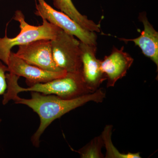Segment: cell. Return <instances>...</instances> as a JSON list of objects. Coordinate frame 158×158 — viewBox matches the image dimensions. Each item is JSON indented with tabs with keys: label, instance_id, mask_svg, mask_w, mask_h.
<instances>
[{
	"label": "cell",
	"instance_id": "cell-1",
	"mask_svg": "<svg viewBox=\"0 0 158 158\" xmlns=\"http://www.w3.org/2000/svg\"><path fill=\"white\" fill-rule=\"evenodd\" d=\"M106 95L104 90L98 88L92 93L72 99L62 98L54 94H44L33 91L31 98L25 99L20 98L18 94L6 90L3 94L2 104L6 105L12 100L15 104L26 105L38 114L40 123L31 137V141L34 146L38 147L40 137L54 120L89 102L101 103Z\"/></svg>",
	"mask_w": 158,
	"mask_h": 158
},
{
	"label": "cell",
	"instance_id": "cell-2",
	"mask_svg": "<svg viewBox=\"0 0 158 158\" xmlns=\"http://www.w3.org/2000/svg\"><path fill=\"white\" fill-rule=\"evenodd\" d=\"M19 77L10 73H6V90L18 94L24 91H33L44 94H54L64 99L76 98L93 92L85 84L81 72L67 73L62 77L46 83L35 84L27 88H22L19 85Z\"/></svg>",
	"mask_w": 158,
	"mask_h": 158
},
{
	"label": "cell",
	"instance_id": "cell-3",
	"mask_svg": "<svg viewBox=\"0 0 158 158\" xmlns=\"http://www.w3.org/2000/svg\"><path fill=\"white\" fill-rule=\"evenodd\" d=\"M13 19L19 23V34L11 38L7 37L6 32L5 37H0V61H2L6 65L8 63L11 48L15 46L24 45L40 40H52L61 29L44 19H42L41 25L29 24L26 21L22 11L20 10L15 11Z\"/></svg>",
	"mask_w": 158,
	"mask_h": 158
},
{
	"label": "cell",
	"instance_id": "cell-4",
	"mask_svg": "<svg viewBox=\"0 0 158 158\" xmlns=\"http://www.w3.org/2000/svg\"><path fill=\"white\" fill-rule=\"evenodd\" d=\"M51 45L53 59L59 68L67 73L81 72L80 40L61 29Z\"/></svg>",
	"mask_w": 158,
	"mask_h": 158
},
{
	"label": "cell",
	"instance_id": "cell-5",
	"mask_svg": "<svg viewBox=\"0 0 158 158\" xmlns=\"http://www.w3.org/2000/svg\"><path fill=\"white\" fill-rule=\"evenodd\" d=\"M35 14L54 25L59 27L68 34L76 37L81 42L96 45L97 36L95 32L87 31L79 25L65 13L57 11L51 7L44 0H37Z\"/></svg>",
	"mask_w": 158,
	"mask_h": 158
},
{
	"label": "cell",
	"instance_id": "cell-6",
	"mask_svg": "<svg viewBox=\"0 0 158 158\" xmlns=\"http://www.w3.org/2000/svg\"><path fill=\"white\" fill-rule=\"evenodd\" d=\"M15 54L27 63L44 70L52 72L64 71L59 68L54 62L50 40H40L19 46Z\"/></svg>",
	"mask_w": 158,
	"mask_h": 158
},
{
	"label": "cell",
	"instance_id": "cell-7",
	"mask_svg": "<svg viewBox=\"0 0 158 158\" xmlns=\"http://www.w3.org/2000/svg\"><path fill=\"white\" fill-rule=\"evenodd\" d=\"M6 65L10 73L25 78L27 84L29 86L50 81L65 76L67 73L65 71H50L31 65L18 57L15 53L11 51Z\"/></svg>",
	"mask_w": 158,
	"mask_h": 158
},
{
	"label": "cell",
	"instance_id": "cell-8",
	"mask_svg": "<svg viewBox=\"0 0 158 158\" xmlns=\"http://www.w3.org/2000/svg\"><path fill=\"white\" fill-rule=\"evenodd\" d=\"M80 48L82 76L88 88L93 92L99 88L106 78L101 68L100 60L96 57L97 46L80 41Z\"/></svg>",
	"mask_w": 158,
	"mask_h": 158
},
{
	"label": "cell",
	"instance_id": "cell-9",
	"mask_svg": "<svg viewBox=\"0 0 158 158\" xmlns=\"http://www.w3.org/2000/svg\"><path fill=\"white\" fill-rule=\"evenodd\" d=\"M123 50V46L120 49L114 47L111 54L100 60L101 68L107 81V88L114 87L118 80L125 76L132 65L134 59Z\"/></svg>",
	"mask_w": 158,
	"mask_h": 158
},
{
	"label": "cell",
	"instance_id": "cell-10",
	"mask_svg": "<svg viewBox=\"0 0 158 158\" xmlns=\"http://www.w3.org/2000/svg\"><path fill=\"white\" fill-rule=\"evenodd\" d=\"M138 19L143 23L144 30L139 37L135 39L120 38L124 41H132L158 67V33L148 19L145 12L139 14Z\"/></svg>",
	"mask_w": 158,
	"mask_h": 158
},
{
	"label": "cell",
	"instance_id": "cell-11",
	"mask_svg": "<svg viewBox=\"0 0 158 158\" xmlns=\"http://www.w3.org/2000/svg\"><path fill=\"white\" fill-rule=\"evenodd\" d=\"M52 1L54 6L57 9L68 15L83 28L95 33H99L100 31L99 25L88 19L86 15L81 14L76 9L72 0Z\"/></svg>",
	"mask_w": 158,
	"mask_h": 158
},
{
	"label": "cell",
	"instance_id": "cell-12",
	"mask_svg": "<svg viewBox=\"0 0 158 158\" xmlns=\"http://www.w3.org/2000/svg\"><path fill=\"white\" fill-rule=\"evenodd\" d=\"M112 125H107L102 134L104 144L106 148V152L105 158H141L140 152H128L121 153L113 145L111 140Z\"/></svg>",
	"mask_w": 158,
	"mask_h": 158
},
{
	"label": "cell",
	"instance_id": "cell-13",
	"mask_svg": "<svg viewBox=\"0 0 158 158\" xmlns=\"http://www.w3.org/2000/svg\"><path fill=\"white\" fill-rule=\"evenodd\" d=\"M104 146L102 135L93 138L87 145L78 151H76L83 158H102L104 157L102 152Z\"/></svg>",
	"mask_w": 158,
	"mask_h": 158
},
{
	"label": "cell",
	"instance_id": "cell-14",
	"mask_svg": "<svg viewBox=\"0 0 158 158\" xmlns=\"http://www.w3.org/2000/svg\"><path fill=\"white\" fill-rule=\"evenodd\" d=\"M8 72V67L0 61V95H3L7 89V85L6 78V72ZM0 119V125L2 122Z\"/></svg>",
	"mask_w": 158,
	"mask_h": 158
}]
</instances>
